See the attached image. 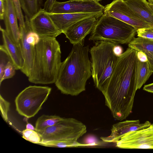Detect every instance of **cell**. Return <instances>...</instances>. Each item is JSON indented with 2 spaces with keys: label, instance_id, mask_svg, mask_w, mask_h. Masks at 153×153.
Instances as JSON below:
<instances>
[{
  "label": "cell",
  "instance_id": "cell-21",
  "mask_svg": "<svg viewBox=\"0 0 153 153\" xmlns=\"http://www.w3.org/2000/svg\"><path fill=\"white\" fill-rule=\"evenodd\" d=\"M63 119L58 116L43 114L38 118L35 125V130L38 132L53 126Z\"/></svg>",
  "mask_w": 153,
  "mask_h": 153
},
{
  "label": "cell",
  "instance_id": "cell-20",
  "mask_svg": "<svg viewBox=\"0 0 153 153\" xmlns=\"http://www.w3.org/2000/svg\"><path fill=\"white\" fill-rule=\"evenodd\" d=\"M153 73L148 61L143 62L137 59L136 70L137 90L140 89Z\"/></svg>",
  "mask_w": 153,
  "mask_h": 153
},
{
  "label": "cell",
  "instance_id": "cell-18",
  "mask_svg": "<svg viewBox=\"0 0 153 153\" xmlns=\"http://www.w3.org/2000/svg\"><path fill=\"white\" fill-rule=\"evenodd\" d=\"M136 15L144 22L153 25V11L146 0H125Z\"/></svg>",
  "mask_w": 153,
  "mask_h": 153
},
{
  "label": "cell",
  "instance_id": "cell-17",
  "mask_svg": "<svg viewBox=\"0 0 153 153\" xmlns=\"http://www.w3.org/2000/svg\"><path fill=\"white\" fill-rule=\"evenodd\" d=\"M3 40V45L9 54L16 70H21L24 64V60L19 46L11 39L5 30L0 27Z\"/></svg>",
  "mask_w": 153,
  "mask_h": 153
},
{
  "label": "cell",
  "instance_id": "cell-11",
  "mask_svg": "<svg viewBox=\"0 0 153 153\" xmlns=\"http://www.w3.org/2000/svg\"><path fill=\"white\" fill-rule=\"evenodd\" d=\"M29 22L32 31L37 34L40 37L56 38L62 33L43 9H41L30 19Z\"/></svg>",
  "mask_w": 153,
  "mask_h": 153
},
{
  "label": "cell",
  "instance_id": "cell-2",
  "mask_svg": "<svg viewBox=\"0 0 153 153\" xmlns=\"http://www.w3.org/2000/svg\"><path fill=\"white\" fill-rule=\"evenodd\" d=\"M88 46L73 45L71 52L61 65L55 83L64 94L77 96L85 90L87 81L92 76Z\"/></svg>",
  "mask_w": 153,
  "mask_h": 153
},
{
  "label": "cell",
  "instance_id": "cell-37",
  "mask_svg": "<svg viewBox=\"0 0 153 153\" xmlns=\"http://www.w3.org/2000/svg\"><path fill=\"white\" fill-rule=\"evenodd\" d=\"M78 1H94L96 2H99L101 0H76Z\"/></svg>",
  "mask_w": 153,
  "mask_h": 153
},
{
  "label": "cell",
  "instance_id": "cell-26",
  "mask_svg": "<svg viewBox=\"0 0 153 153\" xmlns=\"http://www.w3.org/2000/svg\"><path fill=\"white\" fill-rule=\"evenodd\" d=\"M0 110L1 115L4 120L8 121L7 113L9 110L10 103L5 100L0 95Z\"/></svg>",
  "mask_w": 153,
  "mask_h": 153
},
{
  "label": "cell",
  "instance_id": "cell-14",
  "mask_svg": "<svg viewBox=\"0 0 153 153\" xmlns=\"http://www.w3.org/2000/svg\"><path fill=\"white\" fill-rule=\"evenodd\" d=\"M151 124L148 121L141 123L139 120H127L117 123L112 126L111 134L109 136L100 138L105 142L116 143L127 133L145 128Z\"/></svg>",
  "mask_w": 153,
  "mask_h": 153
},
{
  "label": "cell",
  "instance_id": "cell-33",
  "mask_svg": "<svg viewBox=\"0 0 153 153\" xmlns=\"http://www.w3.org/2000/svg\"><path fill=\"white\" fill-rule=\"evenodd\" d=\"M137 59L140 61L145 62L148 61V59L146 55L143 52L137 51Z\"/></svg>",
  "mask_w": 153,
  "mask_h": 153
},
{
  "label": "cell",
  "instance_id": "cell-13",
  "mask_svg": "<svg viewBox=\"0 0 153 153\" xmlns=\"http://www.w3.org/2000/svg\"><path fill=\"white\" fill-rule=\"evenodd\" d=\"M25 26H19V27L21 32L19 46L24 60L23 66L20 70L28 77L34 59L35 46L31 45L27 41V35L32 30L30 25L29 19L25 16Z\"/></svg>",
  "mask_w": 153,
  "mask_h": 153
},
{
  "label": "cell",
  "instance_id": "cell-35",
  "mask_svg": "<svg viewBox=\"0 0 153 153\" xmlns=\"http://www.w3.org/2000/svg\"><path fill=\"white\" fill-rule=\"evenodd\" d=\"M143 90L153 93V83L145 85L143 88Z\"/></svg>",
  "mask_w": 153,
  "mask_h": 153
},
{
  "label": "cell",
  "instance_id": "cell-10",
  "mask_svg": "<svg viewBox=\"0 0 153 153\" xmlns=\"http://www.w3.org/2000/svg\"><path fill=\"white\" fill-rule=\"evenodd\" d=\"M105 7L99 2L70 0L56 1L50 13H80L103 12Z\"/></svg>",
  "mask_w": 153,
  "mask_h": 153
},
{
  "label": "cell",
  "instance_id": "cell-19",
  "mask_svg": "<svg viewBox=\"0 0 153 153\" xmlns=\"http://www.w3.org/2000/svg\"><path fill=\"white\" fill-rule=\"evenodd\" d=\"M128 46L137 51L143 52L153 71V40L139 37H134L128 43Z\"/></svg>",
  "mask_w": 153,
  "mask_h": 153
},
{
  "label": "cell",
  "instance_id": "cell-5",
  "mask_svg": "<svg viewBox=\"0 0 153 153\" xmlns=\"http://www.w3.org/2000/svg\"><path fill=\"white\" fill-rule=\"evenodd\" d=\"M136 33L137 30L132 26L103 13L91 32L89 40L105 41L116 44H128Z\"/></svg>",
  "mask_w": 153,
  "mask_h": 153
},
{
  "label": "cell",
  "instance_id": "cell-4",
  "mask_svg": "<svg viewBox=\"0 0 153 153\" xmlns=\"http://www.w3.org/2000/svg\"><path fill=\"white\" fill-rule=\"evenodd\" d=\"M116 44L108 41L96 42L89 51L91 55L92 76L95 87L104 90L117 64L119 56L113 51Z\"/></svg>",
  "mask_w": 153,
  "mask_h": 153
},
{
  "label": "cell",
  "instance_id": "cell-28",
  "mask_svg": "<svg viewBox=\"0 0 153 153\" xmlns=\"http://www.w3.org/2000/svg\"><path fill=\"white\" fill-rule=\"evenodd\" d=\"M137 33L138 37L153 40V27L139 29Z\"/></svg>",
  "mask_w": 153,
  "mask_h": 153
},
{
  "label": "cell",
  "instance_id": "cell-3",
  "mask_svg": "<svg viewBox=\"0 0 153 153\" xmlns=\"http://www.w3.org/2000/svg\"><path fill=\"white\" fill-rule=\"evenodd\" d=\"M60 45L56 38L40 37L35 46L34 59L28 77L36 84L55 83L61 64Z\"/></svg>",
  "mask_w": 153,
  "mask_h": 153
},
{
  "label": "cell",
  "instance_id": "cell-34",
  "mask_svg": "<svg viewBox=\"0 0 153 153\" xmlns=\"http://www.w3.org/2000/svg\"><path fill=\"white\" fill-rule=\"evenodd\" d=\"M113 51L115 54L118 56H119L123 53L122 48L118 44H116L114 46Z\"/></svg>",
  "mask_w": 153,
  "mask_h": 153
},
{
  "label": "cell",
  "instance_id": "cell-6",
  "mask_svg": "<svg viewBox=\"0 0 153 153\" xmlns=\"http://www.w3.org/2000/svg\"><path fill=\"white\" fill-rule=\"evenodd\" d=\"M86 131L87 128L84 124L74 118H63L54 125L38 133L41 137L40 143L63 141L70 143L72 147H77L89 146L78 141Z\"/></svg>",
  "mask_w": 153,
  "mask_h": 153
},
{
  "label": "cell",
  "instance_id": "cell-9",
  "mask_svg": "<svg viewBox=\"0 0 153 153\" xmlns=\"http://www.w3.org/2000/svg\"><path fill=\"white\" fill-rule=\"evenodd\" d=\"M116 143V146L120 148L153 149V124L127 133Z\"/></svg>",
  "mask_w": 153,
  "mask_h": 153
},
{
  "label": "cell",
  "instance_id": "cell-31",
  "mask_svg": "<svg viewBox=\"0 0 153 153\" xmlns=\"http://www.w3.org/2000/svg\"><path fill=\"white\" fill-rule=\"evenodd\" d=\"M56 1V0H46L43 9L45 11L47 12L50 13Z\"/></svg>",
  "mask_w": 153,
  "mask_h": 153
},
{
  "label": "cell",
  "instance_id": "cell-8",
  "mask_svg": "<svg viewBox=\"0 0 153 153\" xmlns=\"http://www.w3.org/2000/svg\"><path fill=\"white\" fill-rule=\"evenodd\" d=\"M104 14L116 18L134 27L137 30L153 27L139 17L126 4L125 0H114L105 6Z\"/></svg>",
  "mask_w": 153,
  "mask_h": 153
},
{
  "label": "cell",
  "instance_id": "cell-27",
  "mask_svg": "<svg viewBox=\"0 0 153 153\" xmlns=\"http://www.w3.org/2000/svg\"><path fill=\"white\" fill-rule=\"evenodd\" d=\"M42 146L48 147H72L71 144L69 143L63 141H53L41 143L39 144Z\"/></svg>",
  "mask_w": 153,
  "mask_h": 153
},
{
  "label": "cell",
  "instance_id": "cell-12",
  "mask_svg": "<svg viewBox=\"0 0 153 153\" xmlns=\"http://www.w3.org/2000/svg\"><path fill=\"white\" fill-rule=\"evenodd\" d=\"M99 18L91 17L81 20L69 27L63 33L73 45H84L85 38L91 33Z\"/></svg>",
  "mask_w": 153,
  "mask_h": 153
},
{
  "label": "cell",
  "instance_id": "cell-15",
  "mask_svg": "<svg viewBox=\"0 0 153 153\" xmlns=\"http://www.w3.org/2000/svg\"><path fill=\"white\" fill-rule=\"evenodd\" d=\"M47 13L56 27L62 33L71 25L81 20L91 17L100 18L103 13V12L65 13Z\"/></svg>",
  "mask_w": 153,
  "mask_h": 153
},
{
  "label": "cell",
  "instance_id": "cell-24",
  "mask_svg": "<svg viewBox=\"0 0 153 153\" xmlns=\"http://www.w3.org/2000/svg\"><path fill=\"white\" fill-rule=\"evenodd\" d=\"M22 137L29 142L39 144L41 141L40 134L35 130L26 129L22 131Z\"/></svg>",
  "mask_w": 153,
  "mask_h": 153
},
{
  "label": "cell",
  "instance_id": "cell-29",
  "mask_svg": "<svg viewBox=\"0 0 153 153\" xmlns=\"http://www.w3.org/2000/svg\"><path fill=\"white\" fill-rule=\"evenodd\" d=\"M12 1L15 7L19 26H24L25 25V22L22 10L20 0Z\"/></svg>",
  "mask_w": 153,
  "mask_h": 153
},
{
  "label": "cell",
  "instance_id": "cell-30",
  "mask_svg": "<svg viewBox=\"0 0 153 153\" xmlns=\"http://www.w3.org/2000/svg\"><path fill=\"white\" fill-rule=\"evenodd\" d=\"M40 37L36 33L30 30L27 36V42L33 46H35L39 42Z\"/></svg>",
  "mask_w": 153,
  "mask_h": 153
},
{
  "label": "cell",
  "instance_id": "cell-39",
  "mask_svg": "<svg viewBox=\"0 0 153 153\" xmlns=\"http://www.w3.org/2000/svg\"><path fill=\"white\" fill-rule=\"evenodd\" d=\"M148 2L150 4H153V0H148Z\"/></svg>",
  "mask_w": 153,
  "mask_h": 153
},
{
  "label": "cell",
  "instance_id": "cell-16",
  "mask_svg": "<svg viewBox=\"0 0 153 153\" xmlns=\"http://www.w3.org/2000/svg\"><path fill=\"white\" fill-rule=\"evenodd\" d=\"M18 17L12 0H6L4 20L5 30L12 41L19 46L21 32L17 22Z\"/></svg>",
  "mask_w": 153,
  "mask_h": 153
},
{
  "label": "cell",
  "instance_id": "cell-7",
  "mask_svg": "<svg viewBox=\"0 0 153 153\" xmlns=\"http://www.w3.org/2000/svg\"><path fill=\"white\" fill-rule=\"evenodd\" d=\"M51 90V88L48 86L27 87L15 98L16 111L21 115L28 118L34 116L47 99Z\"/></svg>",
  "mask_w": 153,
  "mask_h": 153
},
{
  "label": "cell",
  "instance_id": "cell-38",
  "mask_svg": "<svg viewBox=\"0 0 153 153\" xmlns=\"http://www.w3.org/2000/svg\"><path fill=\"white\" fill-rule=\"evenodd\" d=\"M149 5L150 7L151 8L153 11V4H151L149 3Z\"/></svg>",
  "mask_w": 153,
  "mask_h": 153
},
{
  "label": "cell",
  "instance_id": "cell-25",
  "mask_svg": "<svg viewBox=\"0 0 153 153\" xmlns=\"http://www.w3.org/2000/svg\"><path fill=\"white\" fill-rule=\"evenodd\" d=\"M16 68L11 61L8 62L7 64L4 72L2 82L4 80L10 78L15 74Z\"/></svg>",
  "mask_w": 153,
  "mask_h": 153
},
{
  "label": "cell",
  "instance_id": "cell-32",
  "mask_svg": "<svg viewBox=\"0 0 153 153\" xmlns=\"http://www.w3.org/2000/svg\"><path fill=\"white\" fill-rule=\"evenodd\" d=\"M6 0H0V19L4 20Z\"/></svg>",
  "mask_w": 153,
  "mask_h": 153
},
{
  "label": "cell",
  "instance_id": "cell-36",
  "mask_svg": "<svg viewBox=\"0 0 153 153\" xmlns=\"http://www.w3.org/2000/svg\"><path fill=\"white\" fill-rule=\"evenodd\" d=\"M26 129L29 130H35V128L30 123H27L26 125ZM36 131V130H35Z\"/></svg>",
  "mask_w": 153,
  "mask_h": 153
},
{
  "label": "cell",
  "instance_id": "cell-22",
  "mask_svg": "<svg viewBox=\"0 0 153 153\" xmlns=\"http://www.w3.org/2000/svg\"><path fill=\"white\" fill-rule=\"evenodd\" d=\"M42 0H20L22 9L29 19L41 8Z\"/></svg>",
  "mask_w": 153,
  "mask_h": 153
},
{
  "label": "cell",
  "instance_id": "cell-23",
  "mask_svg": "<svg viewBox=\"0 0 153 153\" xmlns=\"http://www.w3.org/2000/svg\"><path fill=\"white\" fill-rule=\"evenodd\" d=\"M11 61L7 51L3 45L0 46V85L4 75L5 67L9 61Z\"/></svg>",
  "mask_w": 153,
  "mask_h": 153
},
{
  "label": "cell",
  "instance_id": "cell-1",
  "mask_svg": "<svg viewBox=\"0 0 153 153\" xmlns=\"http://www.w3.org/2000/svg\"><path fill=\"white\" fill-rule=\"evenodd\" d=\"M137 51L129 47L119 57L104 90L105 104L114 118L121 121L131 113L136 91Z\"/></svg>",
  "mask_w": 153,
  "mask_h": 153
}]
</instances>
